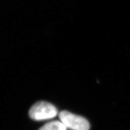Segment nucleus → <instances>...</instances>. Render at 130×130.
Returning a JSON list of instances; mask_svg holds the SVG:
<instances>
[{
    "instance_id": "nucleus-1",
    "label": "nucleus",
    "mask_w": 130,
    "mask_h": 130,
    "mask_svg": "<svg viewBox=\"0 0 130 130\" xmlns=\"http://www.w3.org/2000/svg\"><path fill=\"white\" fill-rule=\"evenodd\" d=\"M57 115V110L54 105L48 102L40 101L35 104L29 111V116L32 119L42 121L52 119Z\"/></svg>"
},
{
    "instance_id": "nucleus-2",
    "label": "nucleus",
    "mask_w": 130,
    "mask_h": 130,
    "mask_svg": "<svg viewBox=\"0 0 130 130\" xmlns=\"http://www.w3.org/2000/svg\"><path fill=\"white\" fill-rule=\"evenodd\" d=\"M59 118L66 128L72 130H89L90 128V124L86 119L69 111H61Z\"/></svg>"
},
{
    "instance_id": "nucleus-3",
    "label": "nucleus",
    "mask_w": 130,
    "mask_h": 130,
    "mask_svg": "<svg viewBox=\"0 0 130 130\" xmlns=\"http://www.w3.org/2000/svg\"><path fill=\"white\" fill-rule=\"evenodd\" d=\"M66 126L60 121H52L46 123L39 130H66Z\"/></svg>"
}]
</instances>
